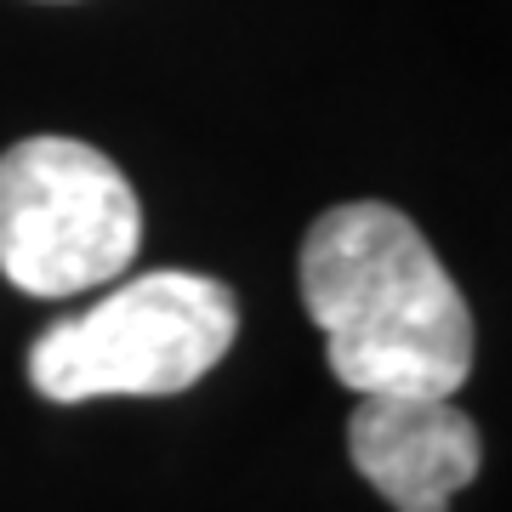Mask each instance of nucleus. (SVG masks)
Wrapping results in <instances>:
<instances>
[{
    "instance_id": "nucleus-2",
    "label": "nucleus",
    "mask_w": 512,
    "mask_h": 512,
    "mask_svg": "<svg viewBox=\"0 0 512 512\" xmlns=\"http://www.w3.org/2000/svg\"><path fill=\"white\" fill-rule=\"evenodd\" d=\"M239 336L234 291L205 274H137L29 348V382L52 404L171 399L211 376Z\"/></svg>"
},
{
    "instance_id": "nucleus-1",
    "label": "nucleus",
    "mask_w": 512,
    "mask_h": 512,
    "mask_svg": "<svg viewBox=\"0 0 512 512\" xmlns=\"http://www.w3.org/2000/svg\"><path fill=\"white\" fill-rule=\"evenodd\" d=\"M302 308L330 376L359 399H456L473 376L467 296L416 222L382 200L330 205L302 239Z\"/></svg>"
},
{
    "instance_id": "nucleus-3",
    "label": "nucleus",
    "mask_w": 512,
    "mask_h": 512,
    "mask_svg": "<svg viewBox=\"0 0 512 512\" xmlns=\"http://www.w3.org/2000/svg\"><path fill=\"white\" fill-rule=\"evenodd\" d=\"M143 205L126 171L80 137L0 154V274L23 296H80L137 262Z\"/></svg>"
},
{
    "instance_id": "nucleus-4",
    "label": "nucleus",
    "mask_w": 512,
    "mask_h": 512,
    "mask_svg": "<svg viewBox=\"0 0 512 512\" xmlns=\"http://www.w3.org/2000/svg\"><path fill=\"white\" fill-rule=\"evenodd\" d=\"M348 456L393 512H450L478 478L484 439L456 399H359Z\"/></svg>"
}]
</instances>
